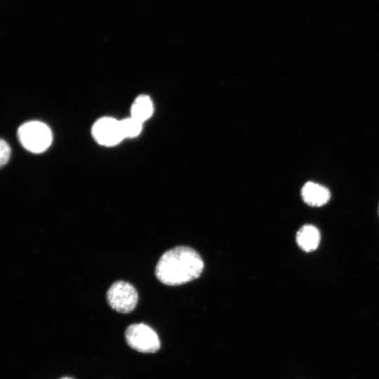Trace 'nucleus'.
I'll list each match as a JSON object with an SVG mask.
<instances>
[{
	"instance_id": "7",
	"label": "nucleus",
	"mask_w": 379,
	"mask_h": 379,
	"mask_svg": "<svg viewBox=\"0 0 379 379\" xmlns=\"http://www.w3.org/2000/svg\"><path fill=\"white\" fill-rule=\"evenodd\" d=\"M295 240L298 246L302 251L307 253L314 251L320 243V232L312 225H305L298 230Z\"/></svg>"
},
{
	"instance_id": "6",
	"label": "nucleus",
	"mask_w": 379,
	"mask_h": 379,
	"mask_svg": "<svg viewBox=\"0 0 379 379\" xmlns=\"http://www.w3.org/2000/svg\"><path fill=\"white\" fill-rule=\"evenodd\" d=\"M302 201L307 205L320 207L326 204L331 199V192L325 186L308 181L300 190Z\"/></svg>"
},
{
	"instance_id": "9",
	"label": "nucleus",
	"mask_w": 379,
	"mask_h": 379,
	"mask_svg": "<svg viewBox=\"0 0 379 379\" xmlns=\"http://www.w3.org/2000/svg\"><path fill=\"white\" fill-rule=\"evenodd\" d=\"M120 124L124 138L135 137L142 131V122L132 117L121 120Z\"/></svg>"
},
{
	"instance_id": "8",
	"label": "nucleus",
	"mask_w": 379,
	"mask_h": 379,
	"mask_svg": "<svg viewBox=\"0 0 379 379\" xmlns=\"http://www.w3.org/2000/svg\"><path fill=\"white\" fill-rule=\"evenodd\" d=\"M153 110L150 98L146 95H141L135 98L131 106V117L143 123L152 115Z\"/></svg>"
},
{
	"instance_id": "4",
	"label": "nucleus",
	"mask_w": 379,
	"mask_h": 379,
	"mask_svg": "<svg viewBox=\"0 0 379 379\" xmlns=\"http://www.w3.org/2000/svg\"><path fill=\"white\" fill-rule=\"evenodd\" d=\"M138 300L136 289L133 285L124 281L114 282L107 292V303L113 310L121 313L133 311Z\"/></svg>"
},
{
	"instance_id": "12",
	"label": "nucleus",
	"mask_w": 379,
	"mask_h": 379,
	"mask_svg": "<svg viewBox=\"0 0 379 379\" xmlns=\"http://www.w3.org/2000/svg\"><path fill=\"white\" fill-rule=\"evenodd\" d=\"M378 215H379V204H378Z\"/></svg>"
},
{
	"instance_id": "11",
	"label": "nucleus",
	"mask_w": 379,
	"mask_h": 379,
	"mask_svg": "<svg viewBox=\"0 0 379 379\" xmlns=\"http://www.w3.org/2000/svg\"><path fill=\"white\" fill-rule=\"evenodd\" d=\"M60 379H73L72 378H68V377H65V378H60Z\"/></svg>"
},
{
	"instance_id": "2",
	"label": "nucleus",
	"mask_w": 379,
	"mask_h": 379,
	"mask_svg": "<svg viewBox=\"0 0 379 379\" xmlns=\"http://www.w3.org/2000/svg\"><path fill=\"white\" fill-rule=\"evenodd\" d=\"M18 135L21 144L33 153L44 152L51 144L52 132L47 125L38 121H32L20 126Z\"/></svg>"
},
{
	"instance_id": "5",
	"label": "nucleus",
	"mask_w": 379,
	"mask_h": 379,
	"mask_svg": "<svg viewBox=\"0 0 379 379\" xmlns=\"http://www.w3.org/2000/svg\"><path fill=\"white\" fill-rule=\"evenodd\" d=\"M92 134L100 145L107 147L116 145L124 139L120 121L112 117L97 120L92 127Z\"/></svg>"
},
{
	"instance_id": "1",
	"label": "nucleus",
	"mask_w": 379,
	"mask_h": 379,
	"mask_svg": "<svg viewBox=\"0 0 379 379\" xmlns=\"http://www.w3.org/2000/svg\"><path fill=\"white\" fill-rule=\"evenodd\" d=\"M203 269V260L195 250L187 246H177L161 256L155 274L161 283L177 286L198 278Z\"/></svg>"
},
{
	"instance_id": "10",
	"label": "nucleus",
	"mask_w": 379,
	"mask_h": 379,
	"mask_svg": "<svg viewBox=\"0 0 379 379\" xmlns=\"http://www.w3.org/2000/svg\"><path fill=\"white\" fill-rule=\"evenodd\" d=\"M11 157V147L8 142L1 139L0 142V164L4 166L6 164Z\"/></svg>"
},
{
	"instance_id": "3",
	"label": "nucleus",
	"mask_w": 379,
	"mask_h": 379,
	"mask_svg": "<svg viewBox=\"0 0 379 379\" xmlns=\"http://www.w3.org/2000/svg\"><path fill=\"white\" fill-rule=\"evenodd\" d=\"M125 338L131 348L140 352L154 353L160 347L157 333L142 323L128 326L125 331Z\"/></svg>"
}]
</instances>
